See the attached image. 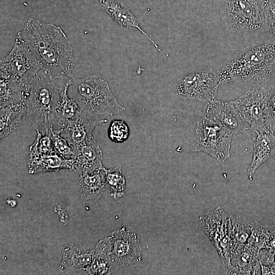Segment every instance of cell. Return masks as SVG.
I'll return each mask as SVG.
<instances>
[{
	"instance_id": "26",
	"label": "cell",
	"mask_w": 275,
	"mask_h": 275,
	"mask_svg": "<svg viewBox=\"0 0 275 275\" xmlns=\"http://www.w3.org/2000/svg\"><path fill=\"white\" fill-rule=\"evenodd\" d=\"M264 114L266 129L275 136V85L264 87Z\"/></svg>"
},
{
	"instance_id": "14",
	"label": "cell",
	"mask_w": 275,
	"mask_h": 275,
	"mask_svg": "<svg viewBox=\"0 0 275 275\" xmlns=\"http://www.w3.org/2000/svg\"><path fill=\"white\" fill-rule=\"evenodd\" d=\"M205 116L227 127L234 134L246 133L247 127L232 101L213 100L207 103Z\"/></svg>"
},
{
	"instance_id": "22",
	"label": "cell",
	"mask_w": 275,
	"mask_h": 275,
	"mask_svg": "<svg viewBox=\"0 0 275 275\" xmlns=\"http://www.w3.org/2000/svg\"><path fill=\"white\" fill-rule=\"evenodd\" d=\"M0 108V138L2 139L19 126L22 117L27 115V108L25 102Z\"/></svg>"
},
{
	"instance_id": "36",
	"label": "cell",
	"mask_w": 275,
	"mask_h": 275,
	"mask_svg": "<svg viewBox=\"0 0 275 275\" xmlns=\"http://www.w3.org/2000/svg\"><path fill=\"white\" fill-rule=\"evenodd\" d=\"M274 265H275V255H274Z\"/></svg>"
},
{
	"instance_id": "5",
	"label": "cell",
	"mask_w": 275,
	"mask_h": 275,
	"mask_svg": "<svg viewBox=\"0 0 275 275\" xmlns=\"http://www.w3.org/2000/svg\"><path fill=\"white\" fill-rule=\"evenodd\" d=\"M1 76L11 77L23 88L26 97L29 87L42 66L29 46L16 38L9 53L1 60Z\"/></svg>"
},
{
	"instance_id": "20",
	"label": "cell",
	"mask_w": 275,
	"mask_h": 275,
	"mask_svg": "<svg viewBox=\"0 0 275 275\" xmlns=\"http://www.w3.org/2000/svg\"><path fill=\"white\" fill-rule=\"evenodd\" d=\"M93 251H86L71 244L62 251V258L59 264L60 271L69 272L79 270H85L91 264Z\"/></svg>"
},
{
	"instance_id": "16",
	"label": "cell",
	"mask_w": 275,
	"mask_h": 275,
	"mask_svg": "<svg viewBox=\"0 0 275 275\" xmlns=\"http://www.w3.org/2000/svg\"><path fill=\"white\" fill-rule=\"evenodd\" d=\"M76 148L72 171L77 174L91 173L103 167L102 152L94 138Z\"/></svg>"
},
{
	"instance_id": "2",
	"label": "cell",
	"mask_w": 275,
	"mask_h": 275,
	"mask_svg": "<svg viewBox=\"0 0 275 275\" xmlns=\"http://www.w3.org/2000/svg\"><path fill=\"white\" fill-rule=\"evenodd\" d=\"M275 74V40L246 46L235 53L217 74L220 85L231 81L265 86Z\"/></svg>"
},
{
	"instance_id": "12",
	"label": "cell",
	"mask_w": 275,
	"mask_h": 275,
	"mask_svg": "<svg viewBox=\"0 0 275 275\" xmlns=\"http://www.w3.org/2000/svg\"><path fill=\"white\" fill-rule=\"evenodd\" d=\"M106 122L100 116L81 112L76 119L59 129L60 134L76 148L90 142L94 138L92 133L95 127Z\"/></svg>"
},
{
	"instance_id": "13",
	"label": "cell",
	"mask_w": 275,
	"mask_h": 275,
	"mask_svg": "<svg viewBox=\"0 0 275 275\" xmlns=\"http://www.w3.org/2000/svg\"><path fill=\"white\" fill-rule=\"evenodd\" d=\"M260 250L248 242L236 245L231 254L230 264L225 268L226 274H257L261 268L258 258Z\"/></svg>"
},
{
	"instance_id": "29",
	"label": "cell",
	"mask_w": 275,
	"mask_h": 275,
	"mask_svg": "<svg viewBox=\"0 0 275 275\" xmlns=\"http://www.w3.org/2000/svg\"><path fill=\"white\" fill-rule=\"evenodd\" d=\"M51 136L56 151L67 160H74L76 156V148L70 144L60 134L59 129L51 130Z\"/></svg>"
},
{
	"instance_id": "11",
	"label": "cell",
	"mask_w": 275,
	"mask_h": 275,
	"mask_svg": "<svg viewBox=\"0 0 275 275\" xmlns=\"http://www.w3.org/2000/svg\"><path fill=\"white\" fill-rule=\"evenodd\" d=\"M264 87L256 86L231 101L242 120L250 125L246 129L254 132L268 131L264 121Z\"/></svg>"
},
{
	"instance_id": "6",
	"label": "cell",
	"mask_w": 275,
	"mask_h": 275,
	"mask_svg": "<svg viewBox=\"0 0 275 275\" xmlns=\"http://www.w3.org/2000/svg\"><path fill=\"white\" fill-rule=\"evenodd\" d=\"M233 132L225 126L204 116L197 122L193 147L223 162L230 156Z\"/></svg>"
},
{
	"instance_id": "35",
	"label": "cell",
	"mask_w": 275,
	"mask_h": 275,
	"mask_svg": "<svg viewBox=\"0 0 275 275\" xmlns=\"http://www.w3.org/2000/svg\"><path fill=\"white\" fill-rule=\"evenodd\" d=\"M268 249H275V227H272L271 236Z\"/></svg>"
},
{
	"instance_id": "24",
	"label": "cell",
	"mask_w": 275,
	"mask_h": 275,
	"mask_svg": "<svg viewBox=\"0 0 275 275\" xmlns=\"http://www.w3.org/2000/svg\"><path fill=\"white\" fill-rule=\"evenodd\" d=\"M80 113L78 105L69 96L67 91L56 107L54 113L55 124L60 127L59 129L63 128L69 122L76 119Z\"/></svg>"
},
{
	"instance_id": "34",
	"label": "cell",
	"mask_w": 275,
	"mask_h": 275,
	"mask_svg": "<svg viewBox=\"0 0 275 275\" xmlns=\"http://www.w3.org/2000/svg\"><path fill=\"white\" fill-rule=\"evenodd\" d=\"M261 274L270 275L275 274V265H261Z\"/></svg>"
},
{
	"instance_id": "4",
	"label": "cell",
	"mask_w": 275,
	"mask_h": 275,
	"mask_svg": "<svg viewBox=\"0 0 275 275\" xmlns=\"http://www.w3.org/2000/svg\"><path fill=\"white\" fill-rule=\"evenodd\" d=\"M68 94L84 113L99 116H113L126 109L117 101L108 83L97 75L82 78L72 75Z\"/></svg>"
},
{
	"instance_id": "32",
	"label": "cell",
	"mask_w": 275,
	"mask_h": 275,
	"mask_svg": "<svg viewBox=\"0 0 275 275\" xmlns=\"http://www.w3.org/2000/svg\"><path fill=\"white\" fill-rule=\"evenodd\" d=\"M264 30L275 40V0H267L264 9Z\"/></svg>"
},
{
	"instance_id": "15",
	"label": "cell",
	"mask_w": 275,
	"mask_h": 275,
	"mask_svg": "<svg viewBox=\"0 0 275 275\" xmlns=\"http://www.w3.org/2000/svg\"><path fill=\"white\" fill-rule=\"evenodd\" d=\"M102 9L121 28H132L141 32L155 47L163 52L160 47L146 33L140 25V21L121 0H98Z\"/></svg>"
},
{
	"instance_id": "37",
	"label": "cell",
	"mask_w": 275,
	"mask_h": 275,
	"mask_svg": "<svg viewBox=\"0 0 275 275\" xmlns=\"http://www.w3.org/2000/svg\"><path fill=\"white\" fill-rule=\"evenodd\" d=\"M265 1H267V0H265Z\"/></svg>"
},
{
	"instance_id": "28",
	"label": "cell",
	"mask_w": 275,
	"mask_h": 275,
	"mask_svg": "<svg viewBox=\"0 0 275 275\" xmlns=\"http://www.w3.org/2000/svg\"><path fill=\"white\" fill-rule=\"evenodd\" d=\"M230 217L236 245L246 243L252 232L251 221L240 216H230Z\"/></svg>"
},
{
	"instance_id": "25",
	"label": "cell",
	"mask_w": 275,
	"mask_h": 275,
	"mask_svg": "<svg viewBox=\"0 0 275 275\" xmlns=\"http://www.w3.org/2000/svg\"><path fill=\"white\" fill-rule=\"evenodd\" d=\"M106 186L110 190L111 195L114 199H119L124 195L126 181L122 173L120 164L107 170Z\"/></svg>"
},
{
	"instance_id": "18",
	"label": "cell",
	"mask_w": 275,
	"mask_h": 275,
	"mask_svg": "<svg viewBox=\"0 0 275 275\" xmlns=\"http://www.w3.org/2000/svg\"><path fill=\"white\" fill-rule=\"evenodd\" d=\"M257 136L253 138V156L248 170V177L253 179L254 174L262 164L275 156V136L269 131L255 132Z\"/></svg>"
},
{
	"instance_id": "31",
	"label": "cell",
	"mask_w": 275,
	"mask_h": 275,
	"mask_svg": "<svg viewBox=\"0 0 275 275\" xmlns=\"http://www.w3.org/2000/svg\"><path fill=\"white\" fill-rule=\"evenodd\" d=\"M129 128L127 123L122 120L112 121L108 129V138L115 143H123L128 139Z\"/></svg>"
},
{
	"instance_id": "8",
	"label": "cell",
	"mask_w": 275,
	"mask_h": 275,
	"mask_svg": "<svg viewBox=\"0 0 275 275\" xmlns=\"http://www.w3.org/2000/svg\"><path fill=\"white\" fill-rule=\"evenodd\" d=\"M199 222L226 268L230 264L231 254L236 245L230 217L218 207L200 216Z\"/></svg>"
},
{
	"instance_id": "9",
	"label": "cell",
	"mask_w": 275,
	"mask_h": 275,
	"mask_svg": "<svg viewBox=\"0 0 275 275\" xmlns=\"http://www.w3.org/2000/svg\"><path fill=\"white\" fill-rule=\"evenodd\" d=\"M219 86L217 75L211 69L198 71L185 75L177 86V92L183 99L207 103L214 100Z\"/></svg>"
},
{
	"instance_id": "1",
	"label": "cell",
	"mask_w": 275,
	"mask_h": 275,
	"mask_svg": "<svg viewBox=\"0 0 275 275\" xmlns=\"http://www.w3.org/2000/svg\"><path fill=\"white\" fill-rule=\"evenodd\" d=\"M16 38L35 53L42 70L55 77L72 75L74 59L70 42L62 29L52 23L30 18Z\"/></svg>"
},
{
	"instance_id": "21",
	"label": "cell",
	"mask_w": 275,
	"mask_h": 275,
	"mask_svg": "<svg viewBox=\"0 0 275 275\" xmlns=\"http://www.w3.org/2000/svg\"><path fill=\"white\" fill-rule=\"evenodd\" d=\"M111 244L108 237L100 240L93 250V256L90 265L84 270L91 275L109 274L114 268L111 254Z\"/></svg>"
},
{
	"instance_id": "33",
	"label": "cell",
	"mask_w": 275,
	"mask_h": 275,
	"mask_svg": "<svg viewBox=\"0 0 275 275\" xmlns=\"http://www.w3.org/2000/svg\"><path fill=\"white\" fill-rule=\"evenodd\" d=\"M274 255L275 249H261L258 255L260 265H270L274 264Z\"/></svg>"
},
{
	"instance_id": "3",
	"label": "cell",
	"mask_w": 275,
	"mask_h": 275,
	"mask_svg": "<svg viewBox=\"0 0 275 275\" xmlns=\"http://www.w3.org/2000/svg\"><path fill=\"white\" fill-rule=\"evenodd\" d=\"M42 70V73H38L31 83L25 103L26 115L37 133L45 134L53 128L56 107L68 91L72 74L68 77H55Z\"/></svg>"
},
{
	"instance_id": "19",
	"label": "cell",
	"mask_w": 275,
	"mask_h": 275,
	"mask_svg": "<svg viewBox=\"0 0 275 275\" xmlns=\"http://www.w3.org/2000/svg\"><path fill=\"white\" fill-rule=\"evenodd\" d=\"M107 170L103 166L91 173L78 174L82 196L88 200L98 199L104 191Z\"/></svg>"
},
{
	"instance_id": "10",
	"label": "cell",
	"mask_w": 275,
	"mask_h": 275,
	"mask_svg": "<svg viewBox=\"0 0 275 275\" xmlns=\"http://www.w3.org/2000/svg\"><path fill=\"white\" fill-rule=\"evenodd\" d=\"M108 238L114 268L125 267L141 260V246L134 231L123 227L112 232Z\"/></svg>"
},
{
	"instance_id": "7",
	"label": "cell",
	"mask_w": 275,
	"mask_h": 275,
	"mask_svg": "<svg viewBox=\"0 0 275 275\" xmlns=\"http://www.w3.org/2000/svg\"><path fill=\"white\" fill-rule=\"evenodd\" d=\"M265 0H227L222 19L230 32H253L264 29Z\"/></svg>"
},
{
	"instance_id": "17",
	"label": "cell",
	"mask_w": 275,
	"mask_h": 275,
	"mask_svg": "<svg viewBox=\"0 0 275 275\" xmlns=\"http://www.w3.org/2000/svg\"><path fill=\"white\" fill-rule=\"evenodd\" d=\"M28 172L31 174L58 172L62 169L72 171L73 160H67L56 150L35 155H28L26 159Z\"/></svg>"
},
{
	"instance_id": "27",
	"label": "cell",
	"mask_w": 275,
	"mask_h": 275,
	"mask_svg": "<svg viewBox=\"0 0 275 275\" xmlns=\"http://www.w3.org/2000/svg\"><path fill=\"white\" fill-rule=\"evenodd\" d=\"M251 226L252 232L248 242L255 245L259 250L268 249L272 226H265L252 220H251Z\"/></svg>"
},
{
	"instance_id": "23",
	"label": "cell",
	"mask_w": 275,
	"mask_h": 275,
	"mask_svg": "<svg viewBox=\"0 0 275 275\" xmlns=\"http://www.w3.org/2000/svg\"><path fill=\"white\" fill-rule=\"evenodd\" d=\"M0 97V107H2L25 102L26 94L17 80L1 76Z\"/></svg>"
},
{
	"instance_id": "30",
	"label": "cell",
	"mask_w": 275,
	"mask_h": 275,
	"mask_svg": "<svg viewBox=\"0 0 275 275\" xmlns=\"http://www.w3.org/2000/svg\"><path fill=\"white\" fill-rule=\"evenodd\" d=\"M51 130L45 134L37 133L36 140L30 147L28 155L44 154L55 150L51 136Z\"/></svg>"
}]
</instances>
